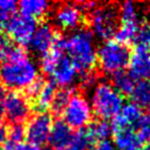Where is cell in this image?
<instances>
[{
    "label": "cell",
    "mask_w": 150,
    "mask_h": 150,
    "mask_svg": "<svg viewBox=\"0 0 150 150\" xmlns=\"http://www.w3.org/2000/svg\"><path fill=\"white\" fill-rule=\"evenodd\" d=\"M77 69L68 56H62L59 64L56 66L54 73L52 74L53 82L56 86H61L63 88H68L76 81Z\"/></svg>",
    "instance_id": "obj_14"
},
{
    "label": "cell",
    "mask_w": 150,
    "mask_h": 150,
    "mask_svg": "<svg viewBox=\"0 0 150 150\" xmlns=\"http://www.w3.org/2000/svg\"><path fill=\"white\" fill-rule=\"evenodd\" d=\"M22 49L16 47L13 41L5 35H0V62H5L15 55H18Z\"/></svg>",
    "instance_id": "obj_26"
},
{
    "label": "cell",
    "mask_w": 150,
    "mask_h": 150,
    "mask_svg": "<svg viewBox=\"0 0 150 150\" xmlns=\"http://www.w3.org/2000/svg\"><path fill=\"white\" fill-rule=\"evenodd\" d=\"M135 132L142 143L150 142V114L142 115V117L135 124Z\"/></svg>",
    "instance_id": "obj_29"
},
{
    "label": "cell",
    "mask_w": 150,
    "mask_h": 150,
    "mask_svg": "<svg viewBox=\"0 0 150 150\" xmlns=\"http://www.w3.org/2000/svg\"><path fill=\"white\" fill-rule=\"evenodd\" d=\"M18 4L13 0H1L0 1V13L7 16L8 19L15 13Z\"/></svg>",
    "instance_id": "obj_31"
},
{
    "label": "cell",
    "mask_w": 150,
    "mask_h": 150,
    "mask_svg": "<svg viewBox=\"0 0 150 150\" xmlns=\"http://www.w3.org/2000/svg\"><path fill=\"white\" fill-rule=\"evenodd\" d=\"M40 150H49V149H46V148H45V149H42V148H41Z\"/></svg>",
    "instance_id": "obj_40"
},
{
    "label": "cell",
    "mask_w": 150,
    "mask_h": 150,
    "mask_svg": "<svg viewBox=\"0 0 150 150\" xmlns=\"http://www.w3.org/2000/svg\"><path fill=\"white\" fill-rule=\"evenodd\" d=\"M112 82H114L112 86L122 95H130L136 83L135 80L131 77V75L124 70L112 75Z\"/></svg>",
    "instance_id": "obj_24"
},
{
    "label": "cell",
    "mask_w": 150,
    "mask_h": 150,
    "mask_svg": "<svg viewBox=\"0 0 150 150\" xmlns=\"http://www.w3.org/2000/svg\"><path fill=\"white\" fill-rule=\"evenodd\" d=\"M21 14L36 19L45 16L50 9V2L47 0H22L19 2Z\"/></svg>",
    "instance_id": "obj_17"
},
{
    "label": "cell",
    "mask_w": 150,
    "mask_h": 150,
    "mask_svg": "<svg viewBox=\"0 0 150 150\" xmlns=\"http://www.w3.org/2000/svg\"><path fill=\"white\" fill-rule=\"evenodd\" d=\"M43 83H45V81L42 80V79H36L28 88H27V95L30 97V98H35L36 97V95L40 93V90H41V88L43 87Z\"/></svg>",
    "instance_id": "obj_32"
},
{
    "label": "cell",
    "mask_w": 150,
    "mask_h": 150,
    "mask_svg": "<svg viewBox=\"0 0 150 150\" xmlns=\"http://www.w3.org/2000/svg\"><path fill=\"white\" fill-rule=\"evenodd\" d=\"M89 27L93 35L102 40H110L117 29L118 9L112 5L95 7L89 12Z\"/></svg>",
    "instance_id": "obj_5"
},
{
    "label": "cell",
    "mask_w": 150,
    "mask_h": 150,
    "mask_svg": "<svg viewBox=\"0 0 150 150\" xmlns=\"http://www.w3.org/2000/svg\"><path fill=\"white\" fill-rule=\"evenodd\" d=\"M118 18H121L122 22H137L138 11L136 4L132 1L122 2L118 8Z\"/></svg>",
    "instance_id": "obj_28"
},
{
    "label": "cell",
    "mask_w": 150,
    "mask_h": 150,
    "mask_svg": "<svg viewBox=\"0 0 150 150\" xmlns=\"http://www.w3.org/2000/svg\"><path fill=\"white\" fill-rule=\"evenodd\" d=\"M93 150H116V148H115V145H114L112 142L105 139V141L98 142Z\"/></svg>",
    "instance_id": "obj_34"
},
{
    "label": "cell",
    "mask_w": 150,
    "mask_h": 150,
    "mask_svg": "<svg viewBox=\"0 0 150 150\" xmlns=\"http://www.w3.org/2000/svg\"><path fill=\"white\" fill-rule=\"evenodd\" d=\"M2 114L14 124L25 121L30 111V105L26 97L18 91H5L1 97Z\"/></svg>",
    "instance_id": "obj_9"
},
{
    "label": "cell",
    "mask_w": 150,
    "mask_h": 150,
    "mask_svg": "<svg viewBox=\"0 0 150 150\" xmlns=\"http://www.w3.org/2000/svg\"><path fill=\"white\" fill-rule=\"evenodd\" d=\"M38 73L36 63L23 50L0 66L1 83L14 90L27 89L38 79Z\"/></svg>",
    "instance_id": "obj_2"
},
{
    "label": "cell",
    "mask_w": 150,
    "mask_h": 150,
    "mask_svg": "<svg viewBox=\"0 0 150 150\" xmlns=\"http://www.w3.org/2000/svg\"><path fill=\"white\" fill-rule=\"evenodd\" d=\"M135 50L150 52V22H144L142 26H138L135 40H134Z\"/></svg>",
    "instance_id": "obj_25"
},
{
    "label": "cell",
    "mask_w": 150,
    "mask_h": 150,
    "mask_svg": "<svg viewBox=\"0 0 150 150\" xmlns=\"http://www.w3.org/2000/svg\"><path fill=\"white\" fill-rule=\"evenodd\" d=\"M93 108L90 102L82 94H71L66 108L62 111L63 122L70 129L82 130L93 120Z\"/></svg>",
    "instance_id": "obj_6"
},
{
    "label": "cell",
    "mask_w": 150,
    "mask_h": 150,
    "mask_svg": "<svg viewBox=\"0 0 150 150\" xmlns=\"http://www.w3.org/2000/svg\"><path fill=\"white\" fill-rule=\"evenodd\" d=\"M96 55L100 69L107 75H115L123 71L128 67L131 56L127 46L112 40L104 41L96 52Z\"/></svg>",
    "instance_id": "obj_4"
},
{
    "label": "cell",
    "mask_w": 150,
    "mask_h": 150,
    "mask_svg": "<svg viewBox=\"0 0 150 150\" xmlns=\"http://www.w3.org/2000/svg\"><path fill=\"white\" fill-rule=\"evenodd\" d=\"M53 125L52 116L47 112L35 114L25 127V137L27 143H30L35 146H42L48 142L49 132Z\"/></svg>",
    "instance_id": "obj_8"
},
{
    "label": "cell",
    "mask_w": 150,
    "mask_h": 150,
    "mask_svg": "<svg viewBox=\"0 0 150 150\" xmlns=\"http://www.w3.org/2000/svg\"><path fill=\"white\" fill-rule=\"evenodd\" d=\"M82 21V11L77 4H61L54 12V22L62 29H77Z\"/></svg>",
    "instance_id": "obj_10"
},
{
    "label": "cell",
    "mask_w": 150,
    "mask_h": 150,
    "mask_svg": "<svg viewBox=\"0 0 150 150\" xmlns=\"http://www.w3.org/2000/svg\"><path fill=\"white\" fill-rule=\"evenodd\" d=\"M7 21H8V18H7V16H5L4 14H1V13H0V33H1L2 28H4V26H6Z\"/></svg>",
    "instance_id": "obj_37"
},
{
    "label": "cell",
    "mask_w": 150,
    "mask_h": 150,
    "mask_svg": "<svg viewBox=\"0 0 150 150\" xmlns=\"http://www.w3.org/2000/svg\"><path fill=\"white\" fill-rule=\"evenodd\" d=\"M71 96V90L68 88H62L60 90H56L55 96L53 98L50 109L54 114H62L63 109L66 108L69 98Z\"/></svg>",
    "instance_id": "obj_27"
},
{
    "label": "cell",
    "mask_w": 150,
    "mask_h": 150,
    "mask_svg": "<svg viewBox=\"0 0 150 150\" xmlns=\"http://www.w3.org/2000/svg\"><path fill=\"white\" fill-rule=\"evenodd\" d=\"M64 50L81 74L93 71L96 62V48L94 35L89 29L77 28L67 38H64Z\"/></svg>",
    "instance_id": "obj_1"
},
{
    "label": "cell",
    "mask_w": 150,
    "mask_h": 150,
    "mask_svg": "<svg viewBox=\"0 0 150 150\" xmlns=\"http://www.w3.org/2000/svg\"><path fill=\"white\" fill-rule=\"evenodd\" d=\"M114 145L116 150H141L142 142L137 137L132 128L121 130L114 134Z\"/></svg>",
    "instance_id": "obj_16"
},
{
    "label": "cell",
    "mask_w": 150,
    "mask_h": 150,
    "mask_svg": "<svg viewBox=\"0 0 150 150\" xmlns=\"http://www.w3.org/2000/svg\"><path fill=\"white\" fill-rule=\"evenodd\" d=\"M142 109L134 102H128L123 104L120 112L112 118L111 122V130L112 132H118L124 129H129L135 127L138 120L142 117Z\"/></svg>",
    "instance_id": "obj_11"
},
{
    "label": "cell",
    "mask_w": 150,
    "mask_h": 150,
    "mask_svg": "<svg viewBox=\"0 0 150 150\" xmlns=\"http://www.w3.org/2000/svg\"><path fill=\"white\" fill-rule=\"evenodd\" d=\"M38 28L36 20L23 14L12 15L7 23L6 29L8 33V38L12 41H15L20 46H29V42Z\"/></svg>",
    "instance_id": "obj_7"
},
{
    "label": "cell",
    "mask_w": 150,
    "mask_h": 150,
    "mask_svg": "<svg viewBox=\"0 0 150 150\" xmlns=\"http://www.w3.org/2000/svg\"><path fill=\"white\" fill-rule=\"evenodd\" d=\"M23 138H25V128L20 123H16V124H13L12 128L8 130L6 141L13 142V143H21Z\"/></svg>",
    "instance_id": "obj_30"
},
{
    "label": "cell",
    "mask_w": 150,
    "mask_h": 150,
    "mask_svg": "<svg viewBox=\"0 0 150 150\" xmlns=\"http://www.w3.org/2000/svg\"><path fill=\"white\" fill-rule=\"evenodd\" d=\"M73 136L71 129L63 122V121H55L53 122L49 137H48V143L50 145L52 150H66L70 138Z\"/></svg>",
    "instance_id": "obj_15"
},
{
    "label": "cell",
    "mask_w": 150,
    "mask_h": 150,
    "mask_svg": "<svg viewBox=\"0 0 150 150\" xmlns=\"http://www.w3.org/2000/svg\"><path fill=\"white\" fill-rule=\"evenodd\" d=\"M130 96L132 98V102L138 107L150 105V80L137 81Z\"/></svg>",
    "instance_id": "obj_19"
},
{
    "label": "cell",
    "mask_w": 150,
    "mask_h": 150,
    "mask_svg": "<svg viewBox=\"0 0 150 150\" xmlns=\"http://www.w3.org/2000/svg\"><path fill=\"white\" fill-rule=\"evenodd\" d=\"M86 131L88 132V135L90 136V138L93 139L94 143L95 142L98 143L101 141H105L112 134L111 125L105 120H100V121L90 123L88 125V128L86 129Z\"/></svg>",
    "instance_id": "obj_20"
},
{
    "label": "cell",
    "mask_w": 150,
    "mask_h": 150,
    "mask_svg": "<svg viewBox=\"0 0 150 150\" xmlns=\"http://www.w3.org/2000/svg\"><path fill=\"white\" fill-rule=\"evenodd\" d=\"M81 86L83 88H91V87L94 88L96 86V76L93 74V71L82 74V76H81Z\"/></svg>",
    "instance_id": "obj_33"
},
{
    "label": "cell",
    "mask_w": 150,
    "mask_h": 150,
    "mask_svg": "<svg viewBox=\"0 0 150 150\" xmlns=\"http://www.w3.org/2000/svg\"><path fill=\"white\" fill-rule=\"evenodd\" d=\"M93 111L102 120L114 118L123 107L122 94L109 82H98L91 93Z\"/></svg>",
    "instance_id": "obj_3"
},
{
    "label": "cell",
    "mask_w": 150,
    "mask_h": 150,
    "mask_svg": "<svg viewBox=\"0 0 150 150\" xmlns=\"http://www.w3.org/2000/svg\"><path fill=\"white\" fill-rule=\"evenodd\" d=\"M7 134H8V130H7L6 125H5L2 122H0V145L6 142V139H7Z\"/></svg>",
    "instance_id": "obj_36"
},
{
    "label": "cell",
    "mask_w": 150,
    "mask_h": 150,
    "mask_svg": "<svg viewBox=\"0 0 150 150\" xmlns=\"http://www.w3.org/2000/svg\"><path fill=\"white\" fill-rule=\"evenodd\" d=\"M56 38H57V34L49 23H41L40 26H38L29 42V47L35 53L43 55L45 53H47L53 48L56 41Z\"/></svg>",
    "instance_id": "obj_12"
},
{
    "label": "cell",
    "mask_w": 150,
    "mask_h": 150,
    "mask_svg": "<svg viewBox=\"0 0 150 150\" xmlns=\"http://www.w3.org/2000/svg\"><path fill=\"white\" fill-rule=\"evenodd\" d=\"M94 142L86 130H79L73 132L70 142L66 150H91Z\"/></svg>",
    "instance_id": "obj_23"
},
{
    "label": "cell",
    "mask_w": 150,
    "mask_h": 150,
    "mask_svg": "<svg viewBox=\"0 0 150 150\" xmlns=\"http://www.w3.org/2000/svg\"><path fill=\"white\" fill-rule=\"evenodd\" d=\"M141 150H150V144H146L145 146H143Z\"/></svg>",
    "instance_id": "obj_39"
},
{
    "label": "cell",
    "mask_w": 150,
    "mask_h": 150,
    "mask_svg": "<svg viewBox=\"0 0 150 150\" xmlns=\"http://www.w3.org/2000/svg\"><path fill=\"white\" fill-rule=\"evenodd\" d=\"M4 90H2V88H0V117H1V115H2V104H1V97H2V95H4Z\"/></svg>",
    "instance_id": "obj_38"
},
{
    "label": "cell",
    "mask_w": 150,
    "mask_h": 150,
    "mask_svg": "<svg viewBox=\"0 0 150 150\" xmlns=\"http://www.w3.org/2000/svg\"><path fill=\"white\" fill-rule=\"evenodd\" d=\"M63 56V52L56 47H53L50 50H48L47 53H45L41 56V61H40V66L41 69L45 74L50 75L54 73L56 66L59 64L61 57Z\"/></svg>",
    "instance_id": "obj_21"
},
{
    "label": "cell",
    "mask_w": 150,
    "mask_h": 150,
    "mask_svg": "<svg viewBox=\"0 0 150 150\" xmlns=\"http://www.w3.org/2000/svg\"><path fill=\"white\" fill-rule=\"evenodd\" d=\"M77 6L81 8V11L91 12L96 7V2H93V1H82V2H79Z\"/></svg>",
    "instance_id": "obj_35"
},
{
    "label": "cell",
    "mask_w": 150,
    "mask_h": 150,
    "mask_svg": "<svg viewBox=\"0 0 150 150\" xmlns=\"http://www.w3.org/2000/svg\"><path fill=\"white\" fill-rule=\"evenodd\" d=\"M55 93H56V84L53 81H45L43 87L41 88L40 93L33 100L34 108L39 112H46V110L49 109L52 105Z\"/></svg>",
    "instance_id": "obj_18"
},
{
    "label": "cell",
    "mask_w": 150,
    "mask_h": 150,
    "mask_svg": "<svg viewBox=\"0 0 150 150\" xmlns=\"http://www.w3.org/2000/svg\"><path fill=\"white\" fill-rule=\"evenodd\" d=\"M128 67L134 80H148L150 77V52L135 50L130 56Z\"/></svg>",
    "instance_id": "obj_13"
},
{
    "label": "cell",
    "mask_w": 150,
    "mask_h": 150,
    "mask_svg": "<svg viewBox=\"0 0 150 150\" xmlns=\"http://www.w3.org/2000/svg\"><path fill=\"white\" fill-rule=\"evenodd\" d=\"M137 29H138L137 22H122V25L117 27L114 34L115 41L124 46L134 42Z\"/></svg>",
    "instance_id": "obj_22"
}]
</instances>
